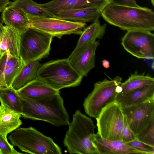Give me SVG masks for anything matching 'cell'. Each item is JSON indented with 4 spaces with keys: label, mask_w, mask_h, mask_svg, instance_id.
<instances>
[{
    "label": "cell",
    "mask_w": 154,
    "mask_h": 154,
    "mask_svg": "<svg viewBox=\"0 0 154 154\" xmlns=\"http://www.w3.org/2000/svg\"><path fill=\"white\" fill-rule=\"evenodd\" d=\"M101 16L109 24L123 30H154V12L147 7L110 3L103 8Z\"/></svg>",
    "instance_id": "1"
},
{
    "label": "cell",
    "mask_w": 154,
    "mask_h": 154,
    "mask_svg": "<svg viewBox=\"0 0 154 154\" xmlns=\"http://www.w3.org/2000/svg\"><path fill=\"white\" fill-rule=\"evenodd\" d=\"M20 96L24 118L45 121L58 127L69 123V116L60 93L37 100Z\"/></svg>",
    "instance_id": "2"
},
{
    "label": "cell",
    "mask_w": 154,
    "mask_h": 154,
    "mask_svg": "<svg viewBox=\"0 0 154 154\" xmlns=\"http://www.w3.org/2000/svg\"><path fill=\"white\" fill-rule=\"evenodd\" d=\"M68 125L63 143L69 153L99 154L94 141L95 126L91 118L78 109Z\"/></svg>",
    "instance_id": "3"
},
{
    "label": "cell",
    "mask_w": 154,
    "mask_h": 154,
    "mask_svg": "<svg viewBox=\"0 0 154 154\" xmlns=\"http://www.w3.org/2000/svg\"><path fill=\"white\" fill-rule=\"evenodd\" d=\"M83 77L70 65L68 58L46 62L41 65L37 72V79L59 91L78 86Z\"/></svg>",
    "instance_id": "4"
},
{
    "label": "cell",
    "mask_w": 154,
    "mask_h": 154,
    "mask_svg": "<svg viewBox=\"0 0 154 154\" xmlns=\"http://www.w3.org/2000/svg\"><path fill=\"white\" fill-rule=\"evenodd\" d=\"M12 145L32 154H61V148L50 137L30 127L17 129L9 136Z\"/></svg>",
    "instance_id": "5"
},
{
    "label": "cell",
    "mask_w": 154,
    "mask_h": 154,
    "mask_svg": "<svg viewBox=\"0 0 154 154\" xmlns=\"http://www.w3.org/2000/svg\"><path fill=\"white\" fill-rule=\"evenodd\" d=\"M122 79L117 76L113 79L96 82L92 91L85 98L83 105L85 113L96 119L105 107L116 101L117 86L122 83Z\"/></svg>",
    "instance_id": "6"
},
{
    "label": "cell",
    "mask_w": 154,
    "mask_h": 154,
    "mask_svg": "<svg viewBox=\"0 0 154 154\" xmlns=\"http://www.w3.org/2000/svg\"><path fill=\"white\" fill-rule=\"evenodd\" d=\"M53 37L48 34L30 27L20 34V56L23 63L39 61L48 56Z\"/></svg>",
    "instance_id": "7"
},
{
    "label": "cell",
    "mask_w": 154,
    "mask_h": 154,
    "mask_svg": "<svg viewBox=\"0 0 154 154\" xmlns=\"http://www.w3.org/2000/svg\"><path fill=\"white\" fill-rule=\"evenodd\" d=\"M97 133L102 138L121 140L125 115L119 103L115 101L105 107L96 119Z\"/></svg>",
    "instance_id": "8"
},
{
    "label": "cell",
    "mask_w": 154,
    "mask_h": 154,
    "mask_svg": "<svg viewBox=\"0 0 154 154\" xmlns=\"http://www.w3.org/2000/svg\"><path fill=\"white\" fill-rule=\"evenodd\" d=\"M30 27L61 38L65 35H81L86 23L74 22L56 17H38L27 14Z\"/></svg>",
    "instance_id": "9"
},
{
    "label": "cell",
    "mask_w": 154,
    "mask_h": 154,
    "mask_svg": "<svg viewBox=\"0 0 154 154\" xmlns=\"http://www.w3.org/2000/svg\"><path fill=\"white\" fill-rule=\"evenodd\" d=\"M121 44L127 52L139 59L154 57V35L151 32L127 31L122 39Z\"/></svg>",
    "instance_id": "10"
},
{
    "label": "cell",
    "mask_w": 154,
    "mask_h": 154,
    "mask_svg": "<svg viewBox=\"0 0 154 154\" xmlns=\"http://www.w3.org/2000/svg\"><path fill=\"white\" fill-rule=\"evenodd\" d=\"M122 109L129 126L136 136L154 120V99Z\"/></svg>",
    "instance_id": "11"
},
{
    "label": "cell",
    "mask_w": 154,
    "mask_h": 154,
    "mask_svg": "<svg viewBox=\"0 0 154 154\" xmlns=\"http://www.w3.org/2000/svg\"><path fill=\"white\" fill-rule=\"evenodd\" d=\"M100 43L95 41L73 51L68 58L73 69L81 76L86 77L95 66L96 51Z\"/></svg>",
    "instance_id": "12"
},
{
    "label": "cell",
    "mask_w": 154,
    "mask_h": 154,
    "mask_svg": "<svg viewBox=\"0 0 154 154\" xmlns=\"http://www.w3.org/2000/svg\"><path fill=\"white\" fill-rule=\"evenodd\" d=\"M110 3V0H52L41 4L54 15L61 12L84 8L97 7L103 9Z\"/></svg>",
    "instance_id": "13"
},
{
    "label": "cell",
    "mask_w": 154,
    "mask_h": 154,
    "mask_svg": "<svg viewBox=\"0 0 154 154\" xmlns=\"http://www.w3.org/2000/svg\"><path fill=\"white\" fill-rule=\"evenodd\" d=\"M1 20L5 26L16 30L20 34L30 27L29 19L20 9L9 5L2 11Z\"/></svg>",
    "instance_id": "14"
},
{
    "label": "cell",
    "mask_w": 154,
    "mask_h": 154,
    "mask_svg": "<svg viewBox=\"0 0 154 154\" xmlns=\"http://www.w3.org/2000/svg\"><path fill=\"white\" fill-rule=\"evenodd\" d=\"M94 141L99 154H144L121 140H107L102 138L97 133L95 134Z\"/></svg>",
    "instance_id": "15"
},
{
    "label": "cell",
    "mask_w": 154,
    "mask_h": 154,
    "mask_svg": "<svg viewBox=\"0 0 154 154\" xmlns=\"http://www.w3.org/2000/svg\"><path fill=\"white\" fill-rule=\"evenodd\" d=\"M103 9L89 7L61 12L55 14L56 18L74 22H94L99 19Z\"/></svg>",
    "instance_id": "16"
},
{
    "label": "cell",
    "mask_w": 154,
    "mask_h": 154,
    "mask_svg": "<svg viewBox=\"0 0 154 154\" xmlns=\"http://www.w3.org/2000/svg\"><path fill=\"white\" fill-rule=\"evenodd\" d=\"M21 96L32 100H37L60 93L41 80L36 79L17 90Z\"/></svg>",
    "instance_id": "17"
},
{
    "label": "cell",
    "mask_w": 154,
    "mask_h": 154,
    "mask_svg": "<svg viewBox=\"0 0 154 154\" xmlns=\"http://www.w3.org/2000/svg\"><path fill=\"white\" fill-rule=\"evenodd\" d=\"M154 84V78L144 73L139 74L137 72L131 74L128 79L122 83V91L118 94L116 101L119 102L128 94L144 86Z\"/></svg>",
    "instance_id": "18"
},
{
    "label": "cell",
    "mask_w": 154,
    "mask_h": 154,
    "mask_svg": "<svg viewBox=\"0 0 154 154\" xmlns=\"http://www.w3.org/2000/svg\"><path fill=\"white\" fill-rule=\"evenodd\" d=\"M22 115L1 103L0 105V134L7 138V135L22 124Z\"/></svg>",
    "instance_id": "19"
},
{
    "label": "cell",
    "mask_w": 154,
    "mask_h": 154,
    "mask_svg": "<svg viewBox=\"0 0 154 154\" xmlns=\"http://www.w3.org/2000/svg\"><path fill=\"white\" fill-rule=\"evenodd\" d=\"M20 34L14 29L6 26L0 44L1 55L8 52L12 55L20 58Z\"/></svg>",
    "instance_id": "20"
},
{
    "label": "cell",
    "mask_w": 154,
    "mask_h": 154,
    "mask_svg": "<svg viewBox=\"0 0 154 154\" xmlns=\"http://www.w3.org/2000/svg\"><path fill=\"white\" fill-rule=\"evenodd\" d=\"M107 25H101L99 20H96L83 30L78 41L74 50L92 42L97 39L102 38L106 32Z\"/></svg>",
    "instance_id": "21"
},
{
    "label": "cell",
    "mask_w": 154,
    "mask_h": 154,
    "mask_svg": "<svg viewBox=\"0 0 154 154\" xmlns=\"http://www.w3.org/2000/svg\"><path fill=\"white\" fill-rule=\"evenodd\" d=\"M41 64L39 60L24 63L14 79L11 86L18 90L31 81L37 79V72Z\"/></svg>",
    "instance_id": "22"
},
{
    "label": "cell",
    "mask_w": 154,
    "mask_h": 154,
    "mask_svg": "<svg viewBox=\"0 0 154 154\" xmlns=\"http://www.w3.org/2000/svg\"><path fill=\"white\" fill-rule=\"evenodd\" d=\"M152 99H154V84L133 91L118 102L122 107H125L140 104Z\"/></svg>",
    "instance_id": "23"
},
{
    "label": "cell",
    "mask_w": 154,
    "mask_h": 154,
    "mask_svg": "<svg viewBox=\"0 0 154 154\" xmlns=\"http://www.w3.org/2000/svg\"><path fill=\"white\" fill-rule=\"evenodd\" d=\"M9 5L19 8L26 14L31 16L56 17L55 15L48 11L41 4L32 0H13Z\"/></svg>",
    "instance_id": "24"
},
{
    "label": "cell",
    "mask_w": 154,
    "mask_h": 154,
    "mask_svg": "<svg viewBox=\"0 0 154 154\" xmlns=\"http://www.w3.org/2000/svg\"><path fill=\"white\" fill-rule=\"evenodd\" d=\"M0 102L22 115L23 108L20 95L12 86L0 88Z\"/></svg>",
    "instance_id": "25"
},
{
    "label": "cell",
    "mask_w": 154,
    "mask_h": 154,
    "mask_svg": "<svg viewBox=\"0 0 154 154\" xmlns=\"http://www.w3.org/2000/svg\"><path fill=\"white\" fill-rule=\"evenodd\" d=\"M24 63L0 70V88L11 86L12 84L21 69Z\"/></svg>",
    "instance_id": "26"
},
{
    "label": "cell",
    "mask_w": 154,
    "mask_h": 154,
    "mask_svg": "<svg viewBox=\"0 0 154 154\" xmlns=\"http://www.w3.org/2000/svg\"><path fill=\"white\" fill-rule=\"evenodd\" d=\"M136 137L138 140L154 147V120L147 125Z\"/></svg>",
    "instance_id": "27"
},
{
    "label": "cell",
    "mask_w": 154,
    "mask_h": 154,
    "mask_svg": "<svg viewBox=\"0 0 154 154\" xmlns=\"http://www.w3.org/2000/svg\"><path fill=\"white\" fill-rule=\"evenodd\" d=\"M23 63L20 58L5 52L0 56V70L7 68L15 66Z\"/></svg>",
    "instance_id": "28"
},
{
    "label": "cell",
    "mask_w": 154,
    "mask_h": 154,
    "mask_svg": "<svg viewBox=\"0 0 154 154\" xmlns=\"http://www.w3.org/2000/svg\"><path fill=\"white\" fill-rule=\"evenodd\" d=\"M125 143L143 152L144 154H154V147L140 141L137 139Z\"/></svg>",
    "instance_id": "29"
},
{
    "label": "cell",
    "mask_w": 154,
    "mask_h": 154,
    "mask_svg": "<svg viewBox=\"0 0 154 154\" xmlns=\"http://www.w3.org/2000/svg\"><path fill=\"white\" fill-rule=\"evenodd\" d=\"M136 139V135L129 126L125 116L124 124L121 133V141L126 143Z\"/></svg>",
    "instance_id": "30"
},
{
    "label": "cell",
    "mask_w": 154,
    "mask_h": 154,
    "mask_svg": "<svg viewBox=\"0 0 154 154\" xmlns=\"http://www.w3.org/2000/svg\"><path fill=\"white\" fill-rule=\"evenodd\" d=\"M0 149L2 154H21L15 150L13 145L8 141L7 138L0 134Z\"/></svg>",
    "instance_id": "31"
},
{
    "label": "cell",
    "mask_w": 154,
    "mask_h": 154,
    "mask_svg": "<svg viewBox=\"0 0 154 154\" xmlns=\"http://www.w3.org/2000/svg\"><path fill=\"white\" fill-rule=\"evenodd\" d=\"M111 3L114 4L126 5L131 7H139L135 0H110Z\"/></svg>",
    "instance_id": "32"
},
{
    "label": "cell",
    "mask_w": 154,
    "mask_h": 154,
    "mask_svg": "<svg viewBox=\"0 0 154 154\" xmlns=\"http://www.w3.org/2000/svg\"><path fill=\"white\" fill-rule=\"evenodd\" d=\"M10 2L9 0H0V12H2Z\"/></svg>",
    "instance_id": "33"
},
{
    "label": "cell",
    "mask_w": 154,
    "mask_h": 154,
    "mask_svg": "<svg viewBox=\"0 0 154 154\" xmlns=\"http://www.w3.org/2000/svg\"><path fill=\"white\" fill-rule=\"evenodd\" d=\"M4 26L2 23L0 22V44L2 41L3 31L4 30Z\"/></svg>",
    "instance_id": "34"
},
{
    "label": "cell",
    "mask_w": 154,
    "mask_h": 154,
    "mask_svg": "<svg viewBox=\"0 0 154 154\" xmlns=\"http://www.w3.org/2000/svg\"><path fill=\"white\" fill-rule=\"evenodd\" d=\"M103 66L105 68L108 69L110 66V63L109 61L106 59H103L102 61Z\"/></svg>",
    "instance_id": "35"
},
{
    "label": "cell",
    "mask_w": 154,
    "mask_h": 154,
    "mask_svg": "<svg viewBox=\"0 0 154 154\" xmlns=\"http://www.w3.org/2000/svg\"><path fill=\"white\" fill-rule=\"evenodd\" d=\"M151 2L152 5L154 6V0H150Z\"/></svg>",
    "instance_id": "36"
},
{
    "label": "cell",
    "mask_w": 154,
    "mask_h": 154,
    "mask_svg": "<svg viewBox=\"0 0 154 154\" xmlns=\"http://www.w3.org/2000/svg\"><path fill=\"white\" fill-rule=\"evenodd\" d=\"M0 154H2V152L0 149Z\"/></svg>",
    "instance_id": "37"
},
{
    "label": "cell",
    "mask_w": 154,
    "mask_h": 154,
    "mask_svg": "<svg viewBox=\"0 0 154 154\" xmlns=\"http://www.w3.org/2000/svg\"><path fill=\"white\" fill-rule=\"evenodd\" d=\"M1 55L0 50V56Z\"/></svg>",
    "instance_id": "38"
}]
</instances>
